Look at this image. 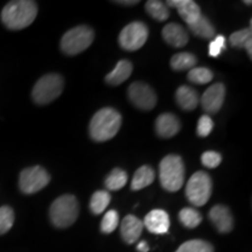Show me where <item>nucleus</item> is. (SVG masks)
Segmentation results:
<instances>
[{"mask_svg": "<svg viewBox=\"0 0 252 252\" xmlns=\"http://www.w3.org/2000/svg\"><path fill=\"white\" fill-rule=\"evenodd\" d=\"M225 98V87L222 83H215L204 91L201 97V105L210 115L219 112Z\"/></svg>", "mask_w": 252, "mask_h": 252, "instance_id": "9b49d317", "label": "nucleus"}, {"mask_svg": "<svg viewBox=\"0 0 252 252\" xmlns=\"http://www.w3.org/2000/svg\"><path fill=\"white\" fill-rule=\"evenodd\" d=\"M128 98L135 108L140 110H152L157 104V94L154 90L143 82H134L128 87Z\"/></svg>", "mask_w": 252, "mask_h": 252, "instance_id": "9d476101", "label": "nucleus"}, {"mask_svg": "<svg viewBox=\"0 0 252 252\" xmlns=\"http://www.w3.org/2000/svg\"><path fill=\"white\" fill-rule=\"evenodd\" d=\"M37 14L36 2L30 0L9 1L1 11V21L9 30H24L33 24Z\"/></svg>", "mask_w": 252, "mask_h": 252, "instance_id": "f257e3e1", "label": "nucleus"}, {"mask_svg": "<svg viewBox=\"0 0 252 252\" xmlns=\"http://www.w3.org/2000/svg\"><path fill=\"white\" fill-rule=\"evenodd\" d=\"M50 176L45 168L40 166L28 167L20 173L19 187L25 194H34L49 184Z\"/></svg>", "mask_w": 252, "mask_h": 252, "instance_id": "1a4fd4ad", "label": "nucleus"}, {"mask_svg": "<svg viewBox=\"0 0 252 252\" xmlns=\"http://www.w3.org/2000/svg\"><path fill=\"white\" fill-rule=\"evenodd\" d=\"M175 98L179 106L186 111H191V110L196 109L198 103H200L197 91L187 86H182L176 90Z\"/></svg>", "mask_w": 252, "mask_h": 252, "instance_id": "f3484780", "label": "nucleus"}, {"mask_svg": "<svg viewBox=\"0 0 252 252\" xmlns=\"http://www.w3.org/2000/svg\"><path fill=\"white\" fill-rule=\"evenodd\" d=\"M156 174L152 167L150 166H141L137 172L134 173L133 179L131 181L132 190H140L147 186H150L154 181Z\"/></svg>", "mask_w": 252, "mask_h": 252, "instance_id": "aec40b11", "label": "nucleus"}, {"mask_svg": "<svg viewBox=\"0 0 252 252\" xmlns=\"http://www.w3.org/2000/svg\"><path fill=\"white\" fill-rule=\"evenodd\" d=\"M209 220L220 234H228L234 228V217L229 208L222 204L213 207L209 212Z\"/></svg>", "mask_w": 252, "mask_h": 252, "instance_id": "ddd939ff", "label": "nucleus"}, {"mask_svg": "<svg viewBox=\"0 0 252 252\" xmlns=\"http://www.w3.org/2000/svg\"><path fill=\"white\" fill-rule=\"evenodd\" d=\"M64 81L59 74L45 75L36 82L32 91V97L34 102L39 105H45L58 98L62 94Z\"/></svg>", "mask_w": 252, "mask_h": 252, "instance_id": "423d86ee", "label": "nucleus"}, {"mask_svg": "<svg viewBox=\"0 0 252 252\" xmlns=\"http://www.w3.org/2000/svg\"><path fill=\"white\" fill-rule=\"evenodd\" d=\"M213 128H214V122L213 119L210 118V116L204 115L198 119L197 128H196L198 137H207V135L212 133Z\"/></svg>", "mask_w": 252, "mask_h": 252, "instance_id": "2f4dec72", "label": "nucleus"}, {"mask_svg": "<svg viewBox=\"0 0 252 252\" xmlns=\"http://www.w3.org/2000/svg\"><path fill=\"white\" fill-rule=\"evenodd\" d=\"M179 220L181 224L187 229H194L202 222V215L194 208H184L179 213Z\"/></svg>", "mask_w": 252, "mask_h": 252, "instance_id": "393cba45", "label": "nucleus"}, {"mask_svg": "<svg viewBox=\"0 0 252 252\" xmlns=\"http://www.w3.org/2000/svg\"><path fill=\"white\" fill-rule=\"evenodd\" d=\"M116 4H119V5H125V6H131V5H135L138 4L139 1H134V0H132V1H126V0H124V1H115Z\"/></svg>", "mask_w": 252, "mask_h": 252, "instance_id": "c9c22d12", "label": "nucleus"}, {"mask_svg": "<svg viewBox=\"0 0 252 252\" xmlns=\"http://www.w3.org/2000/svg\"><path fill=\"white\" fill-rule=\"evenodd\" d=\"M196 62V58L190 53H179L171 59V67L176 71L190 70L195 67Z\"/></svg>", "mask_w": 252, "mask_h": 252, "instance_id": "4be33fe9", "label": "nucleus"}, {"mask_svg": "<svg viewBox=\"0 0 252 252\" xmlns=\"http://www.w3.org/2000/svg\"><path fill=\"white\" fill-rule=\"evenodd\" d=\"M119 223V215L116 210H109L104 215L102 223H100V230L104 234H111L117 229Z\"/></svg>", "mask_w": 252, "mask_h": 252, "instance_id": "7c9ffc66", "label": "nucleus"}, {"mask_svg": "<svg viewBox=\"0 0 252 252\" xmlns=\"http://www.w3.org/2000/svg\"><path fill=\"white\" fill-rule=\"evenodd\" d=\"M225 48V37L223 35H217L209 45V55L212 58L220 56L222 50Z\"/></svg>", "mask_w": 252, "mask_h": 252, "instance_id": "72a5a7b5", "label": "nucleus"}, {"mask_svg": "<svg viewBox=\"0 0 252 252\" xmlns=\"http://www.w3.org/2000/svg\"><path fill=\"white\" fill-rule=\"evenodd\" d=\"M14 224V212L11 207H0V235H4L11 230Z\"/></svg>", "mask_w": 252, "mask_h": 252, "instance_id": "c756f323", "label": "nucleus"}, {"mask_svg": "<svg viewBox=\"0 0 252 252\" xmlns=\"http://www.w3.org/2000/svg\"><path fill=\"white\" fill-rule=\"evenodd\" d=\"M145 228L150 232L157 235L167 234L169 229V216L165 210L154 209L145 216L143 220Z\"/></svg>", "mask_w": 252, "mask_h": 252, "instance_id": "f8f14e48", "label": "nucleus"}, {"mask_svg": "<svg viewBox=\"0 0 252 252\" xmlns=\"http://www.w3.org/2000/svg\"><path fill=\"white\" fill-rule=\"evenodd\" d=\"M201 161L207 168H216L222 162V157H220V153L214 152V151H207L201 157Z\"/></svg>", "mask_w": 252, "mask_h": 252, "instance_id": "473e14b6", "label": "nucleus"}, {"mask_svg": "<svg viewBox=\"0 0 252 252\" xmlns=\"http://www.w3.org/2000/svg\"><path fill=\"white\" fill-rule=\"evenodd\" d=\"M111 201V195L106 190L94 191L90 200V210L94 215H99L108 208Z\"/></svg>", "mask_w": 252, "mask_h": 252, "instance_id": "5701e85b", "label": "nucleus"}, {"mask_svg": "<svg viewBox=\"0 0 252 252\" xmlns=\"http://www.w3.org/2000/svg\"><path fill=\"white\" fill-rule=\"evenodd\" d=\"M162 39L168 43L169 46L175 48H182L188 42V33L179 24L172 23L167 24L161 32Z\"/></svg>", "mask_w": 252, "mask_h": 252, "instance_id": "2eb2a0df", "label": "nucleus"}, {"mask_svg": "<svg viewBox=\"0 0 252 252\" xmlns=\"http://www.w3.org/2000/svg\"><path fill=\"white\" fill-rule=\"evenodd\" d=\"M127 182V174L121 168H115L105 179V187L109 190H119Z\"/></svg>", "mask_w": 252, "mask_h": 252, "instance_id": "bb28decb", "label": "nucleus"}, {"mask_svg": "<svg viewBox=\"0 0 252 252\" xmlns=\"http://www.w3.org/2000/svg\"><path fill=\"white\" fill-rule=\"evenodd\" d=\"M175 252H214V248L202 239H191L180 245Z\"/></svg>", "mask_w": 252, "mask_h": 252, "instance_id": "cd10ccee", "label": "nucleus"}, {"mask_svg": "<svg viewBox=\"0 0 252 252\" xmlns=\"http://www.w3.org/2000/svg\"><path fill=\"white\" fill-rule=\"evenodd\" d=\"M149 37V28L144 23L133 21L123 28L119 34V45L127 52H135L145 45Z\"/></svg>", "mask_w": 252, "mask_h": 252, "instance_id": "6e6552de", "label": "nucleus"}, {"mask_svg": "<svg viewBox=\"0 0 252 252\" xmlns=\"http://www.w3.org/2000/svg\"><path fill=\"white\" fill-rule=\"evenodd\" d=\"M144 224L143 220L134 215H127L123 220L121 225V234L125 243L133 244L143 232Z\"/></svg>", "mask_w": 252, "mask_h": 252, "instance_id": "dca6fc26", "label": "nucleus"}, {"mask_svg": "<svg viewBox=\"0 0 252 252\" xmlns=\"http://www.w3.org/2000/svg\"><path fill=\"white\" fill-rule=\"evenodd\" d=\"M181 123L172 113H162L156 121V132L161 138H172L179 133Z\"/></svg>", "mask_w": 252, "mask_h": 252, "instance_id": "4468645a", "label": "nucleus"}, {"mask_svg": "<svg viewBox=\"0 0 252 252\" xmlns=\"http://www.w3.org/2000/svg\"><path fill=\"white\" fill-rule=\"evenodd\" d=\"M213 184L206 172H196L191 175L186 186V196L195 207H202L212 196Z\"/></svg>", "mask_w": 252, "mask_h": 252, "instance_id": "0eeeda50", "label": "nucleus"}, {"mask_svg": "<svg viewBox=\"0 0 252 252\" xmlns=\"http://www.w3.org/2000/svg\"><path fill=\"white\" fill-rule=\"evenodd\" d=\"M188 28L195 36L202 37V39H212L216 33L215 27L204 15H201L195 23L188 25Z\"/></svg>", "mask_w": 252, "mask_h": 252, "instance_id": "412c9836", "label": "nucleus"}, {"mask_svg": "<svg viewBox=\"0 0 252 252\" xmlns=\"http://www.w3.org/2000/svg\"><path fill=\"white\" fill-rule=\"evenodd\" d=\"M159 179L161 187L167 191H178L185 182V165L182 159L175 154L163 158L159 165Z\"/></svg>", "mask_w": 252, "mask_h": 252, "instance_id": "7ed1b4c3", "label": "nucleus"}, {"mask_svg": "<svg viewBox=\"0 0 252 252\" xmlns=\"http://www.w3.org/2000/svg\"><path fill=\"white\" fill-rule=\"evenodd\" d=\"M251 23V21H250ZM252 25L250 24L249 28H245V30L235 32L230 35V45L232 47H236V48H244L248 52L249 56H252Z\"/></svg>", "mask_w": 252, "mask_h": 252, "instance_id": "6ab92c4d", "label": "nucleus"}, {"mask_svg": "<svg viewBox=\"0 0 252 252\" xmlns=\"http://www.w3.org/2000/svg\"><path fill=\"white\" fill-rule=\"evenodd\" d=\"M94 39V32L91 27L82 25L69 30L61 39L62 52L67 55H77L89 48Z\"/></svg>", "mask_w": 252, "mask_h": 252, "instance_id": "39448f33", "label": "nucleus"}, {"mask_svg": "<svg viewBox=\"0 0 252 252\" xmlns=\"http://www.w3.org/2000/svg\"><path fill=\"white\" fill-rule=\"evenodd\" d=\"M188 81L194 84H207L213 80L214 75L210 69L200 67V68H193L188 72Z\"/></svg>", "mask_w": 252, "mask_h": 252, "instance_id": "c85d7f7f", "label": "nucleus"}, {"mask_svg": "<svg viewBox=\"0 0 252 252\" xmlns=\"http://www.w3.org/2000/svg\"><path fill=\"white\" fill-rule=\"evenodd\" d=\"M146 12L157 21H165L169 18V9L161 1L158 0H150L145 5Z\"/></svg>", "mask_w": 252, "mask_h": 252, "instance_id": "a878e982", "label": "nucleus"}, {"mask_svg": "<svg viewBox=\"0 0 252 252\" xmlns=\"http://www.w3.org/2000/svg\"><path fill=\"white\" fill-rule=\"evenodd\" d=\"M244 4H247V5H251V1H244Z\"/></svg>", "mask_w": 252, "mask_h": 252, "instance_id": "e433bc0d", "label": "nucleus"}, {"mask_svg": "<svg viewBox=\"0 0 252 252\" xmlns=\"http://www.w3.org/2000/svg\"><path fill=\"white\" fill-rule=\"evenodd\" d=\"M80 207L74 195H62L52 203L49 209L50 220L56 228L63 229L74 224L77 220Z\"/></svg>", "mask_w": 252, "mask_h": 252, "instance_id": "20e7f679", "label": "nucleus"}, {"mask_svg": "<svg viewBox=\"0 0 252 252\" xmlns=\"http://www.w3.org/2000/svg\"><path fill=\"white\" fill-rule=\"evenodd\" d=\"M137 250L139 251V252H149L150 247H149V244L146 243V242L143 241V242H140V243L137 245Z\"/></svg>", "mask_w": 252, "mask_h": 252, "instance_id": "f704fd0d", "label": "nucleus"}, {"mask_svg": "<svg viewBox=\"0 0 252 252\" xmlns=\"http://www.w3.org/2000/svg\"><path fill=\"white\" fill-rule=\"evenodd\" d=\"M178 13L187 25L195 23L202 15L200 6L191 0H186V4L182 7L178 8Z\"/></svg>", "mask_w": 252, "mask_h": 252, "instance_id": "b1692460", "label": "nucleus"}, {"mask_svg": "<svg viewBox=\"0 0 252 252\" xmlns=\"http://www.w3.org/2000/svg\"><path fill=\"white\" fill-rule=\"evenodd\" d=\"M121 126V113L112 108H104L94 113L90 122L89 132L94 141L102 143L112 139L118 133Z\"/></svg>", "mask_w": 252, "mask_h": 252, "instance_id": "f03ea898", "label": "nucleus"}, {"mask_svg": "<svg viewBox=\"0 0 252 252\" xmlns=\"http://www.w3.org/2000/svg\"><path fill=\"white\" fill-rule=\"evenodd\" d=\"M132 70H133L132 63L127 60H122L117 63L115 69L110 74L106 75V83L110 84V86H119L131 76Z\"/></svg>", "mask_w": 252, "mask_h": 252, "instance_id": "a211bd4d", "label": "nucleus"}]
</instances>
